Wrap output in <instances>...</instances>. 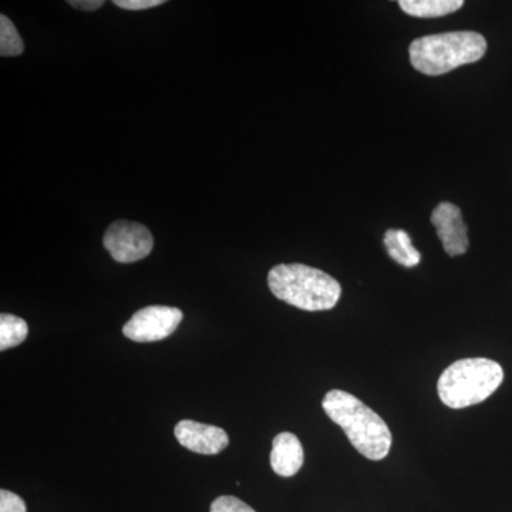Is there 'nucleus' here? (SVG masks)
Returning <instances> with one entry per match:
<instances>
[{
    "mask_svg": "<svg viewBox=\"0 0 512 512\" xmlns=\"http://www.w3.org/2000/svg\"><path fill=\"white\" fill-rule=\"evenodd\" d=\"M322 406L329 419L342 427L362 456L372 461L387 457L392 448V431L375 410L343 390L326 393Z\"/></svg>",
    "mask_w": 512,
    "mask_h": 512,
    "instance_id": "nucleus-1",
    "label": "nucleus"
},
{
    "mask_svg": "<svg viewBox=\"0 0 512 512\" xmlns=\"http://www.w3.org/2000/svg\"><path fill=\"white\" fill-rule=\"evenodd\" d=\"M268 285L276 298L308 312L329 311L342 295V286L335 278L302 264L274 266Z\"/></svg>",
    "mask_w": 512,
    "mask_h": 512,
    "instance_id": "nucleus-2",
    "label": "nucleus"
},
{
    "mask_svg": "<svg viewBox=\"0 0 512 512\" xmlns=\"http://www.w3.org/2000/svg\"><path fill=\"white\" fill-rule=\"evenodd\" d=\"M487 40L477 32H448L420 37L409 47L410 62L417 72L441 76L483 59Z\"/></svg>",
    "mask_w": 512,
    "mask_h": 512,
    "instance_id": "nucleus-3",
    "label": "nucleus"
},
{
    "mask_svg": "<svg viewBox=\"0 0 512 512\" xmlns=\"http://www.w3.org/2000/svg\"><path fill=\"white\" fill-rule=\"evenodd\" d=\"M504 370L500 363L484 357L461 359L444 370L437 383L441 402L450 409H466L483 403L501 386Z\"/></svg>",
    "mask_w": 512,
    "mask_h": 512,
    "instance_id": "nucleus-4",
    "label": "nucleus"
},
{
    "mask_svg": "<svg viewBox=\"0 0 512 512\" xmlns=\"http://www.w3.org/2000/svg\"><path fill=\"white\" fill-rule=\"evenodd\" d=\"M104 247L121 264L141 261L151 254L154 238L150 229L138 222L116 221L104 234Z\"/></svg>",
    "mask_w": 512,
    "mask_h": 512,
    "instance_id": "nucleus-5",
    "label": "nucleus"
},
{
    "mask_svg": "<svg viewBox=\"0 0 512 512\" xmlns=\"http://www.w3.org/2000/svg\"><path fill=\"white\" fill-rule=\"evenodd\" d=\"M183 320V312L171 306H147L131 316L123 333L138 343L158 342L173 335Z\"/></svg>",
    "mask_w": 512,
    "mask_h": 512,
    "instance_id": "nucleus-6",
    "label": "nucleus"
},
{
    "mask_svg": "<svg viewBox=\"0 0 512 512\" xmlns=\"http://www.w3.org/2000/svg\"><path fill=\"white\" fill-rule=\"evenodd\" d=\"M431 224L437 229L444 251L450 256L466 254L468 245L467 225L460 208L451 202H440L431 214Z\"/></svg>",
    "mask_w": 512,
    "mask_h": 512,
    "instance_id": "nucleus-7",
    "label": "nucleus"
},
{
    "mask_svg": "<svg viewBox=\"0 0 512 512\" xmlns=\"http://www.w3.org/2000/svg\"><path fill=\"white\" fill-rule=\"evenodd\" d=\"M174 434L181 446L205 456L221 453L229 444L227 431L194 420H181Z\"/></svg>",
    "mask_w": 512,
    "mask_h": 512,
    "instance_id": "nucleus-8",
    "label": "nucleus"
},
{
    "mask_svg": "<svg viewBox=\"0 0 512 512\" xmlns=\"http://www.w3.org/2000/svg\"><path fill=\"white\" fill-rule=\"evenodd\" d=\"M305 461L301 440L289 431L279 433L272 441L271 467L278 476L293 477Z\"/></svg>",
    "mask_w": 512,
    "mask_h": 512,
    "instance_id": "nucleus-9",
    "label": "nucleus"
},
{
    "mask_svg": "<svg viewBox=\"0 0 512 512\" xmlns=\"http://www.w3.org/2000/svg\"><path fill=\"white\" fill-rule=\"evenodd\" d=\"M384 247L389 252L390 258L397 264L406 266V268H414L420 264V252L414 248L409 234L402 229H389L384 234Z\"/></svg>",
    "mask_w": 512,
    "mask_h": 512,
    "instance_id": "nucleus-10",
    "label": "nucleus"
},
{
    "mask_svg": "<svg viewBox=\"0 0 512 512\" xmlns=\"http://www.w3.org/2000/svg\"><path fill=\"white\" fill-rule=\"evenodd\" d=\"M400 8L413 18H441L463 8V0H400Z\"/></svg>",
    "mask_w": 512,
    "mask_h": 512,
    "instance_id": "nucleus-11",
    "label": "nucleus"
},
{
    "mask_svg": "<svg viewBox=\"0 0 512 512\" xmlns=\"http://www.w3.org/2000/svg\"><path fill=\"white\" fill-rule=\"evenodd\" d=\"M29 335V326L19 316L2 313L0 315V350L15 348L25 342Z\"/></svg>",
    "mask_w": 512,
    "mask_h": 512,
    "instance_id": "nucleus-12",
    "label": "nucleus"
},
{
    "mask_svg": "<svg viewBox=\"0 0 512 512\" xmlns=\"http://www.w3.org/2000/svg\"><path fill=\"white\" fill-rule=\"evenodd\" d=\"M23 40L12 20L5 15L0 16V55L3 57L22 55Z\"/></svg>",
    "mask_w": 512,
    "mask_h": 512,
    "instance_id": "nucleus-13",
    "label": "nucleus"
},
{
    "mask_svg": "<svg viewBox=\"0 0 512 512\" xmlns=\"http://www.w3.org/2000/svg\"><path fill=\"white\" fill-rule=\"evenodd\" d=\"M210 512H256L244 501L232 495H221L211 504Z\"/></svg>",
    "mask_w": 512,
    "mask_h": 512,
    "instance_id": "nucleus-14",
    "label": "nucleus"
},
{
    "mask_svg": "<svg viewBox=\"0 0 512 512\" xmlns=\"http://www.w3.org/2000/svg\"><path fill=\"white\" fill-rule=\"evenodd\" d=\"M25 501L12 491H0V512H26Z\"/></svg>",
    "mask_w": 512,
    "mask_h": 512,
    "instance_id": "nucleus-15",
    "label": "nucleus"
},
{
    "mask_svg": "<svg viewBox=\"0 0 512 512\" xmlns=\"http://www.w3.org/2000/svg\"><path fill=\"white\" fill-rule=\"evenodd\" d=\"M164 0H116L114 5L127 10H144L163 5Z\"/></svg>",
    "mask_w": 512,
    "mask_h": 512,
    "instance_id": "nucleus-16",
    "label": "nucleus"
},
{
    "mask_svg": "<svg viewBox=\"0 0 512 512\" xmlns=\"http://www.w3.org/2000/svg\"><path fill=\"white\" fill-rule=\"evenodd\" d=\"M69 5L82 10H97L104 5V0H70Z\"/></svg>",
    "mask_w": 512,
    "mask_h": 512,
    "instance_id": "nucleus-17",
    "label": "nucleus"
}]
</instances>
